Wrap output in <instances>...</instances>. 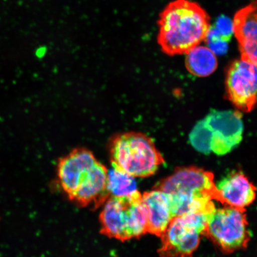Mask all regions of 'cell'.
Returning a JSON list of instances; mask_svg holds the SVG:
<instances>
[{"label":"cell","instance_id":"e0dca14e","mask_svg":"<svg viewBox=\"0 0 257 257\" xmlns=\"http://www.w3.org/2000/svg\"><path fill=\"white\" fill-rule=\"evenodd\" d=\"M209 49L212 51L215 55H223L228 50L227 42L223 40H216L207 42Z\"/></svg>","mask_w":257,"mask_h":257},{"label":"cell","instance_id":"30bf717a","mask_svg":"<svg viewBox=\"0 0 257 257\" xmlns=\"http://www.w3.org/2000/svg\"><path fill=\"white\" fill-rule=\"evenodd\" d=\"M216 200L224 206L245 208L255 198L256 188L242 172H232L216 185Z\"/></svg>","mask_w":257,"mask_h":257},{"label":"cell","instance_id":"7a4b0ae2","mask_svg":"<svg viewBox=\"0 0 257 257\" xmlns=\"http://www.w3.org/2000/svg\"><path fill=\"white\" fill-rule=\"evenodd\" d=\"M210 18L198 3L175 0L160 15L158 43L169 56L187 54L206 38Z\"/></svg>","mask_w":257,"mask_h":257},{"label":"cell","instance_id":"5b68a950","mask_svg":"<svg viewBox=\"0 0 257 257\" xmlns=\"http://www.w3.org/2000/svg\"><path fill=\"white\" fill-rule=\"evenodd\" d=\"M100 232L123 242L147 233V214L140 192L131 197H109L99 215Z\"/></svg>","mask_w":257,"mask_h":257},{"label":"cell","instance_id":"ba28073f","mask_svg":"<svg viewBox=\"0 0 257 257\" xmlns=\"http://www.w3.org/2000/svg\"><path fill=\"white\" fill-rule=\"evenodd\" d=\"M242 115L239 111L211 110L204 118L211 134V152L223 156L232 152L242 140Z\"/></svg>","mask_w":257,"mask_h":257},{"label":"cell","instance_id":"6da1fadb","mask_svg":"<svg viewBox=\"0 0 257 257\" xmlns=\"http://www.w3.org/2000/svg\"><path fill=\"white\" fill-rule=\"evenodd\" d=\"M57 178L67 197L80 207L96 208L109 198L108 170L89 150L79 148L60 159Z\"/></svg>","mask_w":257,"mask_h":257},{"label":"cell","instance_id":"52a82bcc","mask_svg":"<svg viewBox=\"0 0 257 257\" xmlns=\"http://www.w3.org/2000/svg\"><path fill=\"white\" fill-rule=\"evenodd\" d=\"M245 212V208H216L208 218L204 235L224 253L246 248L250 233Z\"/></svg>","mask_w":257,"mask_h":257},{"label":"cell","instance_id":"3957f363","mask_svg":"<svg viewBox=\"0 0 257 257\" xmlns=\"http://www.w3.org/2000/svg\"><path fill=\"white\" fill-rule=\"evenodd\" d=\"M154 189L166 195L173 217L190 213L211 214L216 210L214 175L197 167L176 168Z\"/></svg>","mask_w":257,"mask_h":257},{"label":"cell","instance_id":"8992f818","mask_svg":"<svg viewBox=\"0 0 257 257\" xmlns=\"http://www.w3.org/2000/svg\"><path fill=\"white\" fill-rule=\"evenodd\" d=\"M211 214L190 213L173 218L160 236V256L193 257Z\"/></svg>","mask_w":257,"mask_h":257},{"label":"cell","instance_id":"9c48e42d","mask_svg":"<svg viewBox=\"0 0 257 257\" xmlns=\"http://www.w3.org/2000/svg\"><path fill=\"white\" fill-rule=\"evenodd\" d=\"M228 98L244 112L253 110L256 99V64L242 59L231 64L227 72Z\"/></svg>","mask_w":257,"mask_h":257},{"label":"cell","instance_id":"2e32d148","mask_svg":"<svg viewBox=\"0 0 257 257\" xmlns=\"http://www.w3.org/2000/svg\"><path fill=\"white\" fill-rule=\"evenodd\" d=\"M214 27L217 29L224 40L229 43L233 34V23L229 18L225 16H220L217 19Z\"/></svg>","mask_w":257,"mask_h":257},{"label":"cell","instance_id":"277c9868","mask_svg":"<svg viewBox=\"0 0 257 257\" xmlns=\"http://www.w3.org/2000/svg\"><path fill=\"white\" fill-rule=\"evenodd\" d=\"M109 150L112 168L135 178L154 175L165 162L154 141L141 133L117 135L111 138Z\"/></svg>","mask_w":257,"mask_h":257},{"label":"cell","instance_id":"7c38bea8","mask_svg":"<svg viewBox=\"0 0 257 257\" xmlns=\"http://www.w3.org/2000/svg\"><path fill=\"white\" fill-rule=\"evenodd\" d=\"M142 202L147 214V232L160 237L173 216L165 193L154 189L142 194Z\"/></svg>","mask_w":257,"mask_h":257},{"label":"cell","instance_id":"5bb4252c","mask_svg":"<svg viewBox=\"0 0 257 257\" xmlns=\"http://www.w3.org/2000/svg\"><path fill=\"white\" fill-rule=\"evenodd\" d=\"M135 177L113 168L108 170L109 197H131L139 193Z\"/></svg>","mask_w":257,"mask_h":257},{"label":"cell","instance_id":"9a60e30c","mask_svg":"<svg viewBox=\"0 0 257 257\" xmlns=\"http://www.w3.org/2000/svg\"><path fill=\"white\" fill-rule=\"evenodd\" d=\"M211 138L210 130L204 119L196 124L189 135V140L193 147L198 152L206 155L211 152Z\"/></svg>","mask_w":257,"mask_h":257},{"label":"cell","instance_id":"8fae6325","mask_svg":"<svg viewBox=\"0 0 257 257\" xmlns=\"http://www.w3.org/2000/svg\"><path fill=\"white\" fill-rule=\"evenodd\" d=\"M256 1L239 10L234 16L233 34L239 43L241 59L256 64Z\"/></svg>","mask_w":257,"mask_h":257},{"label":"cell","instance_id":"4fadbf2b","mask_svg":"<svg viewBox=\"0 0 257 257\" xmlns=\"http://www.w3.org/2000/svg\"><path fill=\"white\" fill-rule=\"evenodd\" d=\"M186 54V69L193 75L208 76L217 69L216 56L208 47L198 46Z\"/></svg>","mask_w":257,"mask_h":257}]
</instances>
